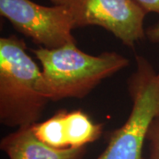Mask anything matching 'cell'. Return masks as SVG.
<instances>
[{
	"instance_id": "2",
	"label": "cell",
	"mask_w": 159,
	"mask_h": 159,
	"mask_svg": "<svg viewBox=\"0 0 159 159\" xmlns=\"http://www.w3.org/2000/svg\"><path fill=\"white\" fill-rule=\"evenodd\" d=\"M16 35L0 38V122L8 127L37 123L49 100L40 91L42 71Z\"/></svg>"
},
{
	"instance_id": "10",
	"label": "cell",
	"mask_w": 159,
	"mask_h": 159,
	"mask_svg": "<svg viewBox=\"0 0 159 159\" xmlns=\"http://www.w3.org/2000/svg\"><path fill=\"white\" fill-rule=\"evenodd\" d=\"M146 36L153 43H159V22L146 30Z\"/></svg>"
},
{
	"instance_id": "4",
	"label": "cell",
	"mask_w": 159,
	"mask_h": 159,
	"mask_svg": "<svg viewBox=\"0 0 159 159\" xmlns=\"http://www.w3.org/2000/svg\"><path fill=\"white\" fill-rule=\"evenodd\" d=\"M65 7L73 18L75 29L97 26L111 33L128 47L146 35L147 12L135 0H51Z\"/></svg>"
},
{
	"instance_id": "6",
	"label": "cell",
	"mask_w": 159,
	"mask_h": 159,
	"mask_svg": "<svg viewBox=\"0 0 159 159\" xmlns=\"http://www.w3.org/2000/svg\"><path fill=\"white\" fill-rule=\"evenodd\" d=\"M53 141L58 148H81L102 135V125L95 123L80 110L59 111L50 119Z\"/></svg>"
},
{
	"instance_id": "5",
	"label": "cell",
	"mask_w": 159,
	"mask_h": 159,
	"mask_svg": "<svg viewBox=\"0 0 159 159\" xmlns=\"http://www.w3.org/2000/svg\"><path fill=\"white\" fill-rule=\"evenodd\" d=\"M0 14L18 32L47 49L76 43L73 18L65 7L45 6L31 0H0Z\"/></svg>"
},
{
	"instance_id": "1",
	"label": "cell",
	"mask_w": 159,
	"mask_h": 159,
	"mask_svg": "<svg viewBox=\"0 0 159 159\" xmlns=\"http://www.w3.org/2000/svg\"><path fill=\"white\" fill-rule=\"evenodd\" d=\"M31 52L42 66L40 91L49 101L82 99L102 80L129 65V60L119 53L92 55L80 51L76 43L56 49L39 46Z\"/></svg>"
},
{
	"instance_id": "7",
	"label": "cell",
	"mask_w": 159,
	"mask_h": 159,
	"mask_svg": "<svg viewBox=\"0 0 159 159\" xmlns=\"http://www.w3.org/2000/svg\"><path fill=\"white\" fill-rule=\"evenodd\" d=\"M0 148L9 159H82L86 147L55 148L38 140L32 125L22 126L4 137Z\"/></svg>"
},
{
	"instance_id": "9",
	"label": "cell",
	"mask_w": 159,
	"mask_h": 159,
	"mask_svg": "<svg viewBox=\"0 0 159 159\" xmlns=\"http://www.w3.org/2000/svg\"><path fill=\"white\" fill-rule=\"evenodd\" d=\"M144 11L154 12L159 16V0H135Z\"/></svg>"
},
{
	"instance_id": "3",
	"label": "cell",
	"mask_w": 159,
	"mask_h": 159,
	"mask_svg": "<svg viewBox=\"0 0 159 159\" xmlns=\"http://www.w3.org/2000/svg\"><path fill=\"white\" fill-rule=\"evenodd\" d=\"M135 65L128 80L132 101L129 116L111 133L106 148L97 159H143L148 130L159 118V69L142 56L135 57Z\"/></svg>"
},
{
	"instance_id": "8",
	"label": "cell",
	"mask_w": 159,
	"mask_h": 159,
	"mask_svg": "<svg viewBox=\"0 0 159 159\" xmlns=\"http://www.w3.org/2000/svg\"><path fill=\"white\" fill-rule=\"evenodd\" d=\"M147 141L149 142V156L148 159H159V118L155 119L150 126Z\"/></svg>"
}]
</instances>
